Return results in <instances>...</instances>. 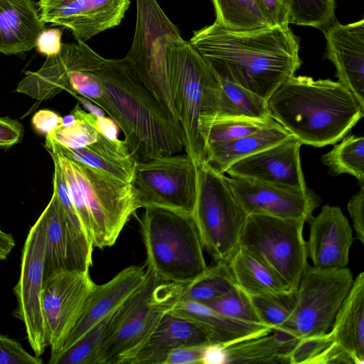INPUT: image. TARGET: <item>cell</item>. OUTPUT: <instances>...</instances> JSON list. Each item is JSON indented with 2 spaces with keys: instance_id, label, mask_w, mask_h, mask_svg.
<instances>
[{
  "instance_id": "cell-29",
  "label": "cell",
  "mask_w": 364,
  "mask_h": 364,
  "mask_svg": "<svg viewBox=\"0 0 364 364\" xmlns=\"http://www.w3.org/2000/svg\"><path fill=\"white\" fill-rule=\"evenodd\" d=\"M290 135L286 129L275 122L246 136L207 145L206 161L218 172L225 173L236 161L275 145Z\"/></svg>"
},
{
  "instance_id": "cell-32",
  "label": "cell",
  "mask_w": 364,
  "mask_h": 364,
  "mask_svg": "<svg viewBox=\"0 0 364 364\" xmlns=\"http://www.w3.org/2000/svg\"><path fill=\"white\" fill-rule=\"evenodd\" d=\"M124 311L123 303L93 326L70 348L55 357L50 358L48 363L93 364L98 350L120 323Z\"/></svg>"
},
{
  "instance_id": "cell-38",
  "label": "cell",
  "mask_w": 364,
  "mask_h": 364,
  "mask_svg": "<svg viewBox=\"0 0 364 364\" xmlns=\"http://www.w3.org/2000/svg\"><path fill=\"white\" fill-rule=\"evenodd\" d=\"M289 23L325 30L335 21L336 0H282Z\"/></svg>"
},
{
  "instance_id": "cell-21",
  "label": "cell",
  "mask_w": 364,
  "mask_h": 364,
  "mask_svg": "<svg viewBox=\"0 0 364 364\" xmlns=\"http://www.w3.org/2000/svg\"><path fill=\"white\" fill-rule=\"evenodd\" d=\"M323 31L326 58L335 65L338 82L364 107V19L345 25L334 21Z\"/></svg>"
},
{
  "instance_id": "cell-1",
  "label": "cell",
  "mask_w": 364,
  "mask_h": 364,
  "mask_svg": "<svg viewBox=\"0 0 364 364\" xmlns=\"http://www.w3.org/2000/svg\"><path fill=\"white\" fill-rule=\"evenodd\" d=\"M215 75L268 100L301 65L299 40L289 27L237 31L215 21L189 41Z\"/></svg>"
},
{
  "instance_id": "cell-36",
  "label": "cell",
  "mask_w": 364,
  "mask_h": 364,
  "mask_svg": "<svg viewBox=\"0 0 364 364\" xmlns=\"http://www.w3.org/2000/svg\"><path fill=\"white\" fill-rule=\"evenodd\" d=\"M212 2L215 21L228 29L244 31L272 27L254 0H212Z\"/></svg>"
},
{
  "instance_id": "cell-52",
  "label": "cell",
  "mask_w": 364,
  "mask_h": 364,
  "mask_svg": "<svg viewBox=\"0 0 364 364\" xmlns=\"http://www.w3.org/2000/svg\"><path fill=\"white\" fill-rule=\"evenodd\" d=\"M72 95L77 98L79 102L81 103L83 107L91 114L95 115L96 117L105 116V111L100 107L95 105L94 103L90 100L75 93H73Z\"/></svg>"
},
{
  "instance_id": "cell-7",
  "label": "cell",
  "mask_w": 364,
  "mask_h": 364,
  "mask_svg": "<svg viewBox=\"0 0 364 364\" xmlns=\"http://www.w3.org/2000/svg\"><path fill=\"white\" fill-rule=\"evenodd\" d=\"M136 4L134 36L124 60L161 106L178 121L171 92L166 50L171 42L182 38L156 0H136Z\"/></svg>"
},
{
  "instance_id": "cell-30",
  "label": "cell",
  "mask_w": 364,
  "mask_h": 364,
  "mask_svg": "<svg viewBox=\"0 0 364 364\" xmlns=\"http://www.w3.org/2000/svg\"><path fill=\"white\" fill-rule=\"evenodd\" d=\"M227 262L236 286L250 296L291 291L275 274L240 247H237Z\"/></svg>"
},
{
  "instance_id": "cell-24",
  "label": "cell",
  "mask_w": 364,
  "mask_h": 364,
  "mask_svg": "<svg viewBox=\"0 0 364 364\" xmlns=\"http://www.w3.org/2000/svg\"><path fill=\"white\" fill-rule=\"evenodd\" d=\"M169 312L191 320L208 333L211 345L224 346L254 338L273 331L268 325L252 323L225 316L198 301L181 297Z\"/></svg>"
},
{
  "instance_id": "cell-22",
  "label": "cell",
  "mask_w": 364,
  "mask_h": 364,
  "mask_svg": "<svg viewBox=\"0 0 364 364\" xmlns=\"http://www.w3.org/2000/svg\"><path fill=\"white\" fill-rule=\"evenodd\" d=\"M145 267H127L107 282L95 284L59 354L70 348L93 326L116 310L139 288L146 277Z\"/></svg>"
},
{
  "instance_id": "cell-44",
  "label": "cell",
  "mask_w": 364,
  "mask_h": 364,
  "mask_svg": "<svg viewBox=\"0 0 364 364\" xmlns=\"http://www.w3.org/2000/svg\"><path fill=\"white\" fill-rule=\"evenodd\" d=\"M43 360L28 353L21 344L0 333V364H43Z\"/></svg>"
},
{
  "instance_id": "cell-40",
  "label": "cell",
  "mask_w": 364,
  "mask_h": 364,
  "mask_svg": "<svg viewBox=\"0 0 364 364\" xmlns=\"http://www.w3.org/2000/svg\"><path fill=\"white\" fill-rule=\"evenodd\" d=\"M201 303L229 317L264 324L260 321L250 296L237 287L222 296Z\"/></svg>"
},
{
  "instance_id": "cell-9",
  "label": "cell",
  "mask_w": 364,
  "mask_h": 364,
  "mask_svg": "<svg viewBox=\"0 0 364 364\" xmlns=\"http://www.w3.org/2000/svg\"><path fill=\"white\" fill-rule=\"evenodd\" d=\"M305 221L248 214L238 247L275 274L295 292L308 266Z\"/></svg>"
},
{
  "instance_id": "cell-49",
  "label": "cell",
  "mask_w": 364,
  "mask_h": 364,
  "mask_svg": "<svg viewBox=\"0 0 364 364\" xmlns=\"http://www.w3.org/2000/svg\"><path fill=\"white\" fill-rule=\"evenodd\" d=\"M62 117L50 109H41L32 118L35 130L46 136L51 134L61 124Z\"/></svg>"
},
{
  "instance_id": "cell-42",
  "label": "cell",
  "mask_w": 364,
  "mask_h": 364,
  "mask_svg": "<svg viewBox=\"0 0 364 364\" xmlns=\"http://www.w3.org/2000/svg\"><path fill=\"white\" fill-rule=\"evenodd\" d=\"M54 164L53 193L56 196L58 203L72 230L80 237L88 240L81 222L75 211L69 191L57 159L51 156Z\"/></svg>"
},
{
  "instance_id": "cell-18",
  "label": "cell",
  "mask_w": 364,
  "mask_h": 364,
  "mask_svg": "<svg viewBox=\"0 0 364 364\" xmlns=\"http://www.w3.org/2000/svg\"><path fill=\"white\" fill-rule=\"evenodd\" d=\"M129 5V0H65L38 10L44 23L68 28L77 41L85 42L118 26Z\"/></svg>"
},
{
  "instance_id": "cell-51",
  "label": "cell",
  "mask_w": 364,
  "mask_h": 364,
  "mask_svg": "<svg viewBox=\"0 0 364 364\" xmlns=\"http://www.w3.org/2000/svg\"><path fill=\"white\" fill-rule=\"evenodd\" d=\"M94 128L108 139H118L119 126L111 117H97Z\"/></svg>"
},
{
  "instance_id": "cell-31",
  "label": "cell",
  "mask_w": 364,
  "mask_h": 364,
  "mask_svg": "<svg viewBox=\"0 0 364 364\" xmlns=\"http://www.w3.org/2000/svg\"><path fill=\"white\" fill-rule=\"evenodd\" d=\"M218 79L220 92L215 117L264 121L273 119L269 114L267 100L238 85Z\"/></svg>"
},
{
  "instance_id": "cell-50",
  "label": "cell",
  "mask_w": 364,
  "mask_h": 364,
  "mask_svg": "<svg viewBox=\"0 0 364 364\" xmlns=\"http://www.w3.org/2000/svg\"><path fill=\"white\" fill-rule=\"evenodd\" d=\"M23 127L17 120L0 117V146H11L23 136Z\"/></svg>"
},
{
  "instance_id": "cell-35",
  "label": "cell",
  "mask_w": 364,
  "mask_h": 364,
  "mask_svg": "<svg viewBox=\"0 0 364 364\" xmlns=\"http://www.w3.org/2000/svg\"><path fill=\"white\" fill-rule=\"evenodd\" d=\"M236 287L228 262L218 261L207 266L196 279L184 284L181 297L204 302L222 296Z\"/></svg>"
},
{
  "instance_id": "cell-25",
  "label": "cell",
  "mask_w": 364,
  "mask_h": 364,
  "mask_svg": "<svg viewBox=\"0 0 364 364\" xmlns=\"http://www.w3.org/2000/svg\"><path fill=\"white\" fill-rule=\"evenodd\" d=\"M46 146L71 160L102 170L131 183L138 162L124 140H110L100 133L96 141L84 147H63L48 138H46Z\"/></svg>"
},
{
  "instance_id": "cell-11",
  "label": "cell",
  "mask_w": 364,
  "mask_h": 364,
  "mask_svg": "<svg viewBox=\"0 0 364 364\" xmlns=\"http://www.w3.org/2000/svg\"><path fill=\"white\" fill-rule=\"evenodd\" d=\"M353 281L347 267L323 268L309 264L295 292L294 310L280 328L299 338L328 332Z\"/></svg>"
},
{
  "instance_id": "cell-39",
  "label": "cell",
  "mask_w": 364,
  "mask_h": 364,
  "mask_svg": "<svg viewBox=\"0 0 364 364\" xmlns=\"http://www.w3.org/2000/svg\"><path fill=\"white\" fill-rule=\"evenodd\" d=\"M295 292L249 296L260 321L274 330L282 327L291 316L295 306Z\"/></svg>"
},
{
  "instance_id": "cell-43",
  "label": "cell",
  "mask_w": 364,
  "mask_h": 364,
  "mask_svg": "<svg viewBox=\"0 0 364 364\" xmlns=\"http://www.w3.org/2000/svg\"><path fill=\"white\" fill-rule=\"evenodd\" d=\"M66 91L93 101L102 96L103 86L95 71H74L69 75Z\"/></svg>"
},
{
  "instance_id": "cell-23",
  "label": "cell",
  "mask_w": 364,
  "mask_h": 364,
  "mask_svg": "<svg viewBox=\"0 0 364 364\" xmlns=\"http://www.w3.org/2000/svg\"><path fill=\"white\" fill-rule=\"evenodd\" d=\"M208 345L209 336L200 325L168 311L127 364H164L173 349Z\"/></svg>"
},
{
  "instance_id": "cell-41",
  "label": "cell",
  "mask_w": 364,
  "mask_h": 364,
  "mask_svg": "<svg viewBox=\"0 0 364 364\" xmlns=\"http://www.w3.org/2000/svg\"><path fill=\"white\" fill-rule=\"evenodd\" d=\"M97 131L85 122L77 119L71 126H59L51 134L46 136L61 146L66 148H80L90 145L97 141Z\"/></svg>"
},
{
  "instance_id": "cell-46",
  "label": "cell",
  "mask_w": 364,
  "mask_h": 364,
  "mask_svg": "<svg viewBox=\"0 0 364 364\" xmlns=\"http://www.w3.org/2000/svg\"><path fill=\"white\" fill-rule=\"evenodd\" d=\"M208 346H184L173 349L168 353L164 364H204Z\"/></svg>"
},
{
  "instance_id": "cell-45",
  "label": "cell",
  "mask_w": 364,
  "mask_h": 364,
  "mask_svg": "<svg viewBox=\"0 0 364 364\" xmlns=\"http://www.w3.org/2000/svg\"><path fill=\"white\" fill-rule=\"evenodd\" d=\"M258 9L272 27L288 28L289 12L282 0H254Z\"/></svg>"
},
{
  "instance_id": "cell-12",
  "label": "cell",
  "mask_w": 364,
  "mask_h": 364,
  "mask_svg": "<svg viewBox=\"0 0 364 364\" xmlns=\"http://www.w3.org/2000/svg\"><path fill=\"white\" fill-rule=\"evenodd\" d=\"M132 185L141 208L159 206L193 214L198 166L187 154L137 162Z\"/></svg>"
},
{
  "instance_id": "cell-26",
  "label": "cell",
  "mask_w": 364,
  "mask_h": 364,
  "mask_svg": "<svg viewBox=\"0 0 364 364\" xmlns=\"http://www.w3.org/2000/svg\"><path fill=\"white\" fill-rule=\"evenodd\" d=\"M44 23L33 0H0V52L31 50L46 29Z\"/></svg>"
},
{
  "instance_id": "cell-4",
  "label": "cell",
  "mask_w": 364,
  "mask_h": 364,
  "mask_svg": "<svg viewBox=\"0 0 364 364\" xmlns=\"http://www.w3.org/2000/svg\"><path fill=\"white\" fill-rule=\"evenodd\" d=\"M166 57L171 92L183 132L185 150L198 166L206 161L199 124L215 117L220 83L189 41L181 38L171 42Z\"/></svg>"
},
{
  "instance_id": "cell-33",
  "label": "cell",
  "mask_w": 364,
  "mask_h": 364,
  "mask_svg": "<svg viewBox=\"0 0 364 364\" xmlns=\"http://www.w3.org/2000/svg\"><path fill=\"white\" fill-rule=\"evenodd\" d=\"M289 364H353V358L338 346L331 331L301 338L289 356Z\"/></svg>"
},
{
  "instance_id": "cell-15",
  "label": "cell",
  "mask_w": 364,
  "mask_h": 364,
  "mask_svg": "<svg viewBox=\"0 0 364 364\" xmlns=\"http://www.w3.org/2000/svg\"><path fill=\"white\" fill-rule=\"evenodd\" d=\"M232 191L247 214L308 222L321 199L312 190L282 188L242 178L228 177Z\"/></svg>"
},
{
  "instance_id": "cell-20",
  "label": "cell",
  "mask_w": 364,
  "mask_h": 364,
  "mask_svg": "<svg viewBox=\"0 0 364 364\" xmlns=\"http://www.w3.org/2000/svg\"><path fill=\"white\" fill-rule=\"evenodd\" d=\"M309 236L307 256L313 266L323 268L346 267L353 243V229L338 206L326 204L318 215L308 221Z\"/></svg>"
},
{
  "instance_id": "cell-17",
  "label": "cell",
  "mask_w": 364,
  "mask_h": 364,
  "mask_svg": "<svg viewBox=\"0 0 364 364\" xmlns=\"http://www.w3.org/2000/svg\"><path fill=\"white\" fill-rule=\"evenodd\" d=\"M105 59L83 41L62 44L60 51L47 57L39 70L25 72L26 77L18 83L16 91L37 100L52 98L68 89L70 73L95 71Z\"/></svg>"
},
{
  "instance_id": "cell-14",
  "label": "cell",
  "mask_w": 364,
  "mask_h": 364,
  "mask_svg": "<svg viewBox=\"0 0 364 364\" xmlns=\"http://www.w3.org/2000/svg\"><path fill=\"white\" fill-rule=\"evenodd\" d=\"M95 284L89 272L62 270L43 281L42 308L50 358L61 352Z\"/></svg>"
},
{
  "instance_id": "cell-2",
  "label": "cell",
  "mask_w": 364,
  "mask_h": 364,
  "mask_svg": "<svg viewBox=\"0 0 364 364\" xmlns=\"http://www.w3.org/2000/svg\"><path fill=\"white\" fill-rule=\"evenodd\" d=\"M95 73L102 96L91 101L117 124L138 162L175 154L184 146L182 128L135 77L124 59H105Z\"/></svg>"
},
{
  "instance_id": "cell-53",
  "label": "cell",
  "mask_w": 364,
  "mask_h": 364,
  "mask_svg": "<svg viewBox=\"0 0 364 364\" xmlns=\"http://www.w3.org/2000/svg\"><path fill=\"white\" fill-rule=\"evenodd\" d=\"M77 119L75 117V116L70 113V114H68L63 117H62L61 119V124L60 126L62 127H69L73 125Z\"/></svg>"
},
{
  "instance_id": "cell-27",
  "label": "cell",
  "mask_w": 364,
  "mask_h": 364,
  "mask_svg": "<svg viewBox=\"0 0 364 364\" xmlns=\"http://www.w3.org/2000/svg\"><path fill=\"white\" fill-rule=\"evenodd\" d=\"M331 332L336 343L355 364L364 363V272L354 279L352 287L338 311Z\"/></svg>"
},
{
  "instance_id": "cell-16",
  "label": "cell",
  "mask_w": 364,
  "mask_h": 364,
  "mask_svg": "<svg viewBox=\"0 0 364 364\" xmlns=\"http://www.w3.org/2000/svg\"><path fill=\"white\" fill-rule=\"evenodd\" d=\"M301 144L292 135L282 141L245 157L225 171L230 177L242 178L305 191L300 160Z\"/></svg>"
},
{
  "instance_id": "cell-37",
  "label": "cell",
  "mask_w": 364,
  "mask_h": 364,
  "mask_svg": "<svg viewBox=\"0 0 364 364\" xmlns=\"http://www.w3.org/2000/svg\"><path fill=\"white\" fill-rule=\"evenodd\" d=\"M249 118H220L215 117L199 128L205 150L207 145L229 141L250 135L274 123ZM206 153V151H205Z\"/></svg>"
},
{
  "instance_id": "cell-48",
  "label": "cell",
  "mask_w": 364,
  "mask_h": 364,
  "mask_svg": "<svg viewBox=\"0 0 364 364\" xmlns=\"http://www.w3.org/2000/svg\"><path fill=\"white\" fill-rule=\"evenodd\" d=\"M61 36L59 28L45 29L37 38V50L47 57L58 54L62 48Z\"/></svg>"
},
{
  "instance_id": "cell-10",
  "label": "cell",
  "mask_w": 364,
  "mask_h": 364,
  "mask_svg": "<svg viewBox=\"0 0 364 364\" xmlns=\"http://www.w3.org/2000/svg\"><path fill=\"white\" fill-rule=\"evenodd\" d=\"M68 160L90 213L93 247L102 250L114 245L130 217L141 208L132 183Z\"/></svg>"
},
{
  "instance_id": "cell-6",
  "label": "cell",
  "mask_w": 364,
  "mask_h": 364,
  "mask_svg": "<svg viewBox=\"0 0 364 364\" xmlns=\"http://www.w3.org/2000/svg\"><path fill=\"white\" fill-rule=\"evenodd\" d=\"M183 285L164 280L146 267L144 282L126 299L120 323L100 348L93 364H127L181 298Z\"/></svg>"
},
{
  "instance_id": "cell-19",
  "label": "cell",
  "mask_w": 364,
  "mask_h": 364,
  "mask_svg": "<svg viewBox=\"0 0 364 364\" xmlns=\"http://www.w3.org/2000/svg\"><path fill=\"white\" fill-rule=\"evenodd\" d=\"M43 213L46 223L44 280L62 270L89 272L94 247L70 227L54 193Z\"/></svg>"
},
{
  "instance_id": "cell-28",
  "label": "cell",
  "mask_w": 364,
  "mask_h": 364,
  "mask_svg": "<svg viewBox=\"0 0 364 364\" xmlns=\"http://www.w3.org/2000/svg\"><path fill=\"white\" fill-rule=\"evenodd\" d=\"M300 338L282 328L269 333L219 346L222 363H289V356Z\"/></svg>"
},
{
  "instance_id": "cell-34",
  "label": "cell",
  "mask_w": 364,
  "mask_h": 364,
  "mask_svg": "<svg viewBox=\"0 0 364 364\" xmlns=\"http://www.w3.org/2000/svg\"><path fill=\"white\" fill-rule=\"evenodd\" d=\"M341 140L321 156V161L328 167L331 175H352L358 180L360 187L364 186V137L346 135Z\"/></svg>"
},
{
  "instance_id": "cell-5",
  "label": "cell",
  "mask_w": 364,
  "mask_h": 364,
  "mask_svg": "<svg viewBox=\"0 0 364 364\" xmlns=\"http://www.w3.org/2000/svg\"><path fill=\"white\" fill-rule=\"evenodd\" d=\"M144 209L141 231L146 267L164 280L191 282L207 267L193 214L159 206Z\"/></svg>"
},
{
  "instance_id": "cell-47",
  "label": "cell",
  "mask_w": 364,
  "mask_h": 364,
  "mask_svg": "<svg viewBox=\"0 0 364 364\" xmlns=\"http://www.w3.org/2000/svg\"><path fill=\"white\" fill-rule=\"evenodd\" d=\"M347 208L355 231V238L364 244V186L353 196Z\"/></svg>"
},
{
  "instance_id": "cell-54",
  "label": "cell",
  "mask_w": 364,
  "mask_h": 364,
  "mask_svg": "<svg viewBox=\"0 0 364 364\" xmlns=\"http://www.w3.org/2000/svg\"><path fill=\"white\" fill-rule=\"evenodd\" d=\"M65 0H39L37 3L38 7H41L44 6H50L60 3Z\"/></svg>"
},
{
  "instance_id": "cell-13",
  "label": "cell",
  "mask_w": 364,
  "mask_h": 364,
  "mask_svg": "<svg viewBox=\"0 0 364 364\" xmlns=\"http://www.w3.org/2000/svg\"><path fill=\"white\" fill-rule=\"evenodd\" d=\"M46 223L43 213L31 228L21 251L18 282L14 287L16 307L12 315L24 324L26 338L36 356L48 347L42 308Z\"/></svg>"
},
{
  "instance_id": "cell-8",
  "label": "cell",
  "mask_w": 364,
  "mask_h": 364,
  "mask_svg": "<svg viewBox=\"0 0 364 364\" xmlns=\"http://www.w3.org/2000/svg\"><path fill=\"white\" fill-rule=\"evenodd\" d=\"M193 216L203 247L215 262L227 261L237 248L247 214L229 178L207 161L198 166Z\"/></svg>"
},
{
  "instance_id": "cell-3",
  "label": "cell",
  "mask_w": 364,
  "mask_h": 364,
  "mask_svg": "<svg viewBox=\"0 0 364 364\" xmlns=\"http://www.w3.org/2000/svg\"><path fill=\"white\" fill-rule=\"evenodd\" d=\"M272 118L301 144L322 147L347 135L364 107L338 81L293 75L267 100Z\"/></svg>"
}]
</instances>
